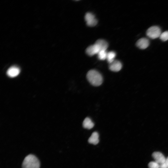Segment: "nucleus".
<instances>
[{"label": "nucleus", "instance_id": "nucleus-7", "mask_svg": "<svg viewBox=\"0 0 168 168\" xmlns=\"http://www.w3.org/2000/svg\"><path fill=\"white\" fill-rule=\"evenodd\" d=\"M136 46L141 49L147 48L149 45V41L148 39L142 38L138 40L136 42Z\"/></svg>", "mask_w": 168, "mask_h": 168}, {"label": "nucleus", "instance_id": "nucleus-8", "mask_svg": "<svg viewBox=\"0 0 168 168\" xmlns=\"http://www.w3.org/2000/svg\"><path fill=\"white\" fill-rule=\"evenodd\" d=\"M122 68V64L119 61L114 60L113 62L109 63L110 69L113 72H118L120 71Z\"/></svg>", "mask_w": 168, "mask_h": 168}, {"label": "nucleus", "instance_id": "nucleus-13", "mask_svg": "<svg viewBox=\"0 0 168 168\" xmlns=\"http://www.w3.org/2000/svg\"><path fill=\"white\" fill-rule=\"evenodd\" d=\"M116 56V54L113 51H110L107 52L106 59L108 62L110 63L113 62Z\"/></svg>", "mask_w": 168, "mask_h": 168}, {"label": "nucleus", "instance_id": "nucleus-6", "mask_svg": "<svg viewBox=\"0 0 168 168\" xmlns=\"http://www.w3.org/2000/svg\"><path fill=\"white\" fill-rule=\"evenodd\" d=\"M152 156L155 161L159 165L165 162L166 160L164 155L160 152H154L152 153Z\"/></svg>", "mask_w": 168, "mask_h": 168}, {"label": "nucleus", "instance_id": "nucleus-14", "mask_svg": "<svg viewBox=\"0 0 168 168\" xmlns=\"http://www.w3.org/2000/svg\"><path fill=\"white\" fill-rule=\"evenodd\" d=\"M107 52L106 50H100L98 53V58L100 60H104L106 58Z\"/></svg>", "mask_w": 168, "mask_h": 168}, {"label": "nucleus", "instance_id": "nucleus-2", "mask_svg": "<svg viewBox=\"0 0 168 168\" xmlns=\"http://www.w3.org/2000/svg\"><path fill=\"white\" fill-rule=\"evenodd\" d=\"M40 166L39 160L33 154H29L26 156L22 164V168H40Z\"/></svg>", "mask_w": 168, "mask_h": 168}, {"label": "nucleus", "instance_id": "nucleus-11", "mask_svg": "<svg viewBox=\"0 0 168 168\" xmlns=\"http://www.w3.org/2000/svg\"><path fill=\"white\" fill-rule=\"evenodd\" d=\"M95 43L98 45L100 50H106L108 47L107 42L103 40H96Z\"/></svg>", "mask_w": 168, "mask_h": 168}, {"label": "nucleus", "instance_id": "nucleus-9", "mask_svg": "<svg viewBox=\"0 0 168 168\" xmlns=\"http://www.w3.org/2000/svg\"><path fill=\"white\" fill-rule=\"evenodd\" d=\"M20 72V70L19 68L15 66H12L8 69L7 74L10 77H13L17 76Z\"/></svg>", "mask_w": 168, "mask_h": 168}, {"label": "nucleus", "instance_id": "nucleus-17", "mask_svg": "<svg viewBox=\"0 0 168 168\" xmlns=\"http://www.w3.org/2000/svg\"><path fill=\"white\" fill-rule=\"evenodd\" d=\"M159 168H168V163L166 161L163 163L159 165Z\"/></svg>", "mask_w": 168, "mask_h": 168}, {"label": "nucleus", "instance_id": "nucleus-12", "mask_svg": "<svg viewBox=\"0 0 168 168\" xmlns=\"http://www.w3.org/2000/svg\"><path fill=\"white\" fill-rule=\"evenodd\" d=\"M94 125V123L89 118H86L83 122V126L85 128L91 129L93 128Z\"/></svg>", "mask_w": 168, "mask_h": 168}, {"label": "nucleus", "instance_id": "nucleus-4", "mask_svg": "<svg viewBox=\"0 0 168 168\" xmlns=\"http://www.w3.org/2000/svg\"><path fill=\"white\" fill-rule=\"evenodd\" d=\"M85 19L87 25L89 26H94L97 24V19L95 16L91 13H87L85 15Z\"/></svg>", "mask_w": 168, "mask_h": 168}, {"label": "nucleus", "instance_id": "nucleus-16", "mask_svg": "<svg viewBox=\"0 0 168 168\" xmlns=\"http://www.w3.org/2000/svg\"><path fill=\"white\" fill-rule=\"evenodd\" d=\"M149 168H159V164L155 161L150 162L148 164Z\"/></svg>", "mask_w": 168, "mask_h": 168}, {"label": "nucleus", "instance_id": "nucleus-18", "mask_svg": "<svg viewBox=\"0 0 168 168\" xmlns=\"http://www.w3.org/2000/svg\"><path fill=\"white\" fill-rule=\"evenodd\" d=\"M166 161H167V163H168V156L166 158Z\"/></svg>", "mask_w": 168, "mask_h": 168}, {"label": "nucleus", "instance_id": "nucleus-3", "mask_svg": "<svg viewBox=\"0 0 168 168\" xmlns=\"http://www.w3.org/2000/svg\"><path fill=\"white\" fill-rule=\"evenodd\" d=\"M161 33L160 28L157 26L150 27L146 32L147 35L152 39H155L160 37Z\"/></svg>", "mask_w": 168, "mask_h": 168}, {"label": "nucleus", "instance_id": "nucleus-5", "mask_svg": "<svg viewBox=\"0 0 168 168\" xmlns=\"http://www.w3.org/2000/svg\"><path fill=\"white\" fill-rule=\"evenodd\" d=\"M100 49L96 44L90 45L86 49V53L89 56H92L95 54H97L100 51Z\"/></svg>", "mask_w": 168, "mask_h": 168}, {"label": "nucleus", "instance_id": "nucleus-10", "mask_svg": "<svg viewBox=\"0 0 168 168\" xmlns=\"http://www.w3.org/2000/svg\"><path fill=\"white\" fill-rule=\"evenodd\" d=\"M99 135L98 133L96 132H93L91 136L89 138L88 142L94 145H96L99 142Z\"/></svg>", "mask_w": 168, "mask_h": 168}, {"label": "nucleus", "instance_id": "nucleus-1", "mask_svg": "<svg viewBox=\"0 0 168 168\" xmlns=\"http://www.w3.org/2000/svg\"><path fill=\"white\" fill-rule=\"evenodd\" d=\"M86 77L89 82L94 86H99L102 83L103 78L101 74L96 70H91L89 71Z\"/></svg>", "mask_w": 168, "mask_h": 168}, {"label": "nucleus", "instance_id": "nucleus-15", "mask_svg": "<svg viewBox=\"0 0 168 168\" xmlns=\"http://www.w3.org/2000/svg\"><path fill=\"white\" fill-rule=\"evenodd\" d=\"M160 39L163 41H165L168 40V31H165L161 33Z\"/></svg>", "mask_w": 168, "mask_h": 168}]
</instances>
